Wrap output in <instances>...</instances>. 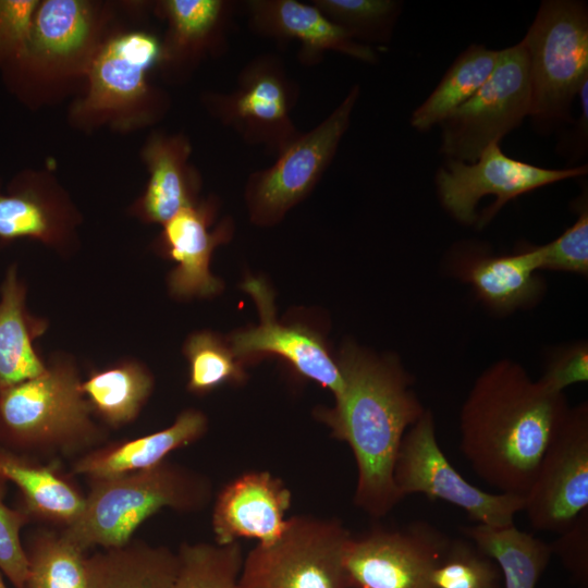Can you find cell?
Listing matches in <instances>:
<instances>
[{"label": "cell", "mask_w": 588, "mask_h": 588, "mask_svg": "<svg viewBox=\"0 0 588 588\" xmlns=\"http://www.w3.org/2000/svg\"><path fill=\"white\" fill-rule=\"evenodd\" d=\"M159 8L168 22L160 63L169 70L175 74L188 72L208 54L224 52L235 2L166 0Z\"/></svg>", "instance_id": "obj_19"}, {"label": "cell", "mask_w": 588, "mask_h": 588, "mask_svg": "<svg viewBox=\"0 0 588 588\" xmlns=\"http://www.w3.org/2000/svg\"><path fill=\"white\" fill-rule=\"evenodd\" d=\"M89 487L82 514L60 531L86 552L97 546L105 550L127 544L162 509L196 513L212 499L209 478L168 460L140 471L89 480Z\"/></svg>", "instance_id": "obj_4"}, {"label": "cell", "mask_w": 588, "mask_h": 588, "mask_svg": "<svg viewBox=\"0 0 588 588\" xmlns=\"http://www.w3.org/2000/svg\"><path fill=\"white\" fill-rule=\"evenodd\" d=\"M152 387L151 375L142 365L133 362L94 372L81 383L93 414L114 428L137 417Z\"/></svg>", "instance_id": "obj_29"}, {"label": "cell", "mask_w": 588, "mask_h": 588, "mask_svg": "<svg viewBox=\"0 0 588 588\" xmlns=\"http://www.w3.org/2000/svg\"><path fill=\"white\" fill-rule=\"evenodd\" d=\"M207 428V417L201 412L186 409L166 429L98 446L78 456L71 475H83L88 480L107 479L154 467L173 451L199 440Z\"/></svg>", "instance_id": "obj_20"}, {"label": "cell", "mask_w": 588, "mask_h": 588, "mask_svg": "<svg viewBox=\"0 0 588 588\" xmlns=\"http://www.w3.org/2000/svg\"><path fill=\"white\" fill-rule=\"evenodd\" d=\"M244 3L249 29L278 41L295 40L299 45L297 58L304 65L317 64L329 51L367 63L378 60L369 45L356 41L313 3L297 0H248Z\"/></svg>", "instance_id": "obj_17"}, {"label": "cell", "mask_w": 588, "mask_h": 588, "mask_svg": "<svg viewBox=\"0 0 588 588\" xmlns=\"http://www.w3.org/2000/svg\"><path fill=\"white\" fill-rule=\"evenodd\" d=\"M36 0H0V61L8 58L25 60Z\"/></svg>", "instance_id": "obj_38"}, {"label": "cell", "mask_w": 588, "mask_h": 588, "mask_svg": "<svg viewBox=\"0 0 588 588\" xmlns=\"http://www.w3.org/2000/svg\"><path fill=\"white\" fill-rule=\"evenodd\" d=\"M540 270L588 274V210L581 206L578 218L554 241L538 246Z\"/></svg>", "instance_id": "obj_36"}, {"label": "cell", "mask_w": 588, "mask_h": 588, "mask_svg": "<svg viewBox=\"0 0 588 588\" xmlns=\"http://www.w3.org/2000/svg\"><path fill=\"white\" fill-rule=\"evenodd\" d=\"M586 173V166L556 170L529 164L506 156L499 144H492L474 162L449 159L439 169L436 183L443 207L463 224L477 221L476 206L482 197L495 196L478 220V226H482L519 195Z\"/></svg>", "instance_id": "obj_13"}, {"label": "cell", "mask_w": 588, "mask_h": 588, "mask_svg": "<svg viewBox=\"0 0 588 588\" xmlns=\"http://www.w3.org/2000/svg\"><path fill=\"white\" fill-rule=\"evenodd\" d=\"M549 544L578 588H588V510Z\"/></svg>", "instance_id": "obj_39"}, {"label": "cell", "mask_w": 588, "mask_h": 588, "mask_svg": "<svg viewBox=\"0 0 588 588\" xmlns=\"http://www.w3.org/2000/svg\"><path fill=\"white\" fill-rule=\"evenodd\" d=\"M311 3L360 44L389 40L400 12V2L393 0H313Z\"/></svg>", "instance_id": "obj_34"}, {"label": "cell", "mask_w": 588, "mask_h": 588, "mask_svg": "<svg viewBox=\"0 0 588 588\" xmlns=\"http://www.w3.org/2000/svg\"><path fill=\"white\" fill-rule=\"evenodd\" d=\"M161 54V42L145 32H131L108 41L91 60L89 89L78 110L101 117L145 105L161 113L164 100L147 84V73L160 63Z\"/></svg>", "instance_id": "obj_14"}, {"label": "cell", "mask_w": 588, "mask_h": 588, "mask_svg": "<svg viewBox=\"0 0 588 588\" xmlns=\"http://www.w3.org/2000/svg\"><path fill=\"white\" fill-rule=\"evenodd\" d=\"M449 541L425 520L351 536L343 558L348 588H433L431 574Z\"/></svg>", "instance_id": "obj_11"}, {"label": "cell", "mask_w": 588, "mask_h": 588, "mask_svg": "<svg viewBox=\"0 0 588 588\" xmlns=\"http://www.w3.org/2000/svg\"><path fill=\"white\" fill-rule=\"evenodd\" d=\"M177 558L173 588H238L244 562L240 541L230 544L184 542Z\"/></svg>", "instance_id": "obj_31"}, {"label": "cell", "mask_w": 588, "mask_h": 588, "mask_svg": "<svg viewBox=\"0 0 588 588\" xmlns=\"http://www.w3.org/2000/svg\"><path fill=\"white\" fill-rule=\"evenodd\" d=\"M291 503V490L269 471L240 475L216 497L211 517L216 543L230 544L240 539L274 542L286 528L284 516Z\"/></svg>", "instance_id": "obj_16"}, {"label": "cell", "mask_w": 588, "mask_h": 588, "mask_svg": "<svg viewBox=\"0 0 588 588\" xmlns=\"http://www.w3.org/2000/svg\"><path fill=\"white\" fill-rule=\"evenodd\" d=\"M0 588H8L2 579V573H0Z\"/></svg>", "instance_id": "obj_41"}, {"label": "cell", "mask_w": 588, "mask_h": 588, "mask_svg": "<svg viewBox=\"0 0 588 588\" xmlns=\"http://www.w3.org/2000/svg\"><path fill=\"white\" fill-rule=\"evenodd\" d=\"M498 563L471 540L450 538L431 574L433 588H501Z\"/></svg>", "instance_id": "obj_33"}, {"label": "cell", "mask_w": 588, "mask_h": 588, "mask_svg": "<svg viewBox=\"0 0 588 588\" xmlns=\"http://www.w3.org/2000/svg\"><path fill=\"white\" fill-rule=\"evenodd\" d=\"M354 85L344 99L320 123L293 138L275 161L247 179L245 199L250 219L259 225L279 222L317 185L331 164L348 128L359 97Z\"/></svg>", "instance_id": "obj_7"}, {"label": "cell", "mask_w": 588, "mask_h": 588, "mask_svg": "<svg viewBox=\"0 0 588 588\" xmlns=\"http://www.w3.org/2000/svg\"><path fill=\"white\" fill-rule=\"evenodd\" d=\"M213 213L211 204L196 203L163 224L162 243L176 262L169 277L175 296H211L222 286L209 271V262L213 249L230 238L232 224L223 221L210 231Z\"/></svg>", "instance_id": "obj_18"}, {"label": "cell", "mask_w": 588, "mask_h": 588, "mask_svg": "<svg viewBox=\"0 0 588 588\" xmlns=\"http://www.w3.org/2000/svg\"><path fill=\"white\" fill-rule=\"evenodd\" d=\"M65 232L56 204L33 189L0 195V238L33 237L58 244Z\"/></svg>", "instance_id": "obj_32"}, {"label": "cell", "mask_w": 588, "mask_h": 588, "mask_svg": "<svg viewBox=\"0 0 588 588\" xmlns=\"http://www.w3.org/2000/svg\"><path fill=\"white\" fill-rule=\"evenodd\" d=\"M191 144L181 135L154 134L143 150L149 171L138 213L147 222L164 224L196 204L198 179L188 164Z\"/></svg>", "instance_id": "obj_21"}, {"label": "cell", "mask_w": 588, "mask_h": 588, "mask_svg": "<svg viewBox=\"0 0 588 588\" xmlns=\"http://www.w3.org/2000/svg\"><path fill=\"white\" fill-rule=\"evenodd\" d=\"M24 549L28 562L24 588L89 587V555L60 532L38 529Z\"/></svg>", "instance_id": "obj_30"}, {"label": "cell", "mask_w": 588, "mask_h": 588, "mask_svg": "<svg viewBox=\"0 0 588 588\" xmlns=\"http://www.w3.org/2000/svg\"><path fill=\"white\" fill-rule=\"evenodd\" d=\"M549 390L563 393L567 387L588 380V346L578 342L556 351L539 379Z\"/></svg>", "instance_id": "obj_40"}, {"label": "cell", "mask_w": 588, "mask_h": 588, "mask_svg": "<svg viewBox=\"0 0 588 588\" xmlns=\"http://www.w3.org/2000/svg\"><path fill=\"white\" fill-rule=\"evenodd\" d=\"M88 588H173L177 553L163 546L131 540L89 556Z\"/></svg>", "instance_id": "obj_24"}, {"label": "cell", "mask_w": 588, "mask_h": 588, "mask_svg": "<svg viewBox=\"0 0 588 588\" xmlns=\"http://www.w3.org/2000/svg\"><path fill=\"white\" fill-rule=\"evenodd\" d=\"M297 97V85L282 61L265 53L243 66L232 90L206 93L203 101L216 120L245 143L277 155L299 134L291 115Z\"/></svg>", "instance_id": "obj_10"}, {"label": "cell", "mask_w": 588, "mask_h": 588, "mask_svg": "<svg viewBox=\"0 0 588 588\" xmlns=\"http://www.w3.org/2000/svg\"><path fill=\"white\" fill-rule=\"evenodd\" d=\"M588 510V404L569 407L525 495L530 526L560 535Z\"/></svg>", "instance_id": "obj_12"}, {"label": "cell", "mask_w": 588, "mask_h": 588, "mask_svg": "<svg viewBox=\"0 0 588 588\" xmlns=\"http://www.w3.org/2000/svg\"><path fill=\"white\" fill-rule=\"evenodd\" d=\"M242 287L254 298L260 324L231 336L233 355L236 358L267 353L279 355L298 373L338 397L344 388L343 378L321 338L305 326H285L275 320L273 294L265 280L249 277Z\"/></svg>", "instance_id": "obj_15"}, {"label": "cell", "mask_w": 588, "mask_h": 588, "mask_svg": "<svg viewBox=\"0 0 588 588\" xmlns=\"http://www.w3.org/2000/svg\"><path fill=\"white\" fill-rule=\"evenodd\" d=\"M7 483L0 481V571L15 588H24L28 562L20 532L32 519L20 507L5 505Z\"/></svg>", "instance_id": "obj_37"}, {"label": "cell", "mask_w": 588, "mask_h": 588, "mask_svg": "<svg viewBox=\"0 0 588 588\" xmlns=\"http://www.w3.org/2000/svg\"><path fill=\"white\" fill-rule=\"evenodd\" d=\"M0 481L13 482L21 492L22 505L30 519H40L63 528L82 514L86 495L63 477L58 460L39 458L0 448Z\"/></svg>", "instance_id": "obj_22"}, {"label": "cell", "mask_w": 588, "mask_h": 588, "mask_svg": "<svg viewBox=\"0 0 588 588\" xmlns=\"http://www.w3.org/2000/svg\"><path fill=\"white\" fill-rule=\"evenodd\" d=\"M336 363L343 391L334 406L322 408L318 417L353 452L357 467L355 505L380 518L403 500L394 482L399 449L405 432L427 408L397 358L379 357L347 343Z\"/></svg>", "instance_id": "obj_2"}, {"label": "cell", "mask_w": 588, "mask_h": 588, "mask_svg": "<svg viewBox=\"0 0 588 588\" xmlns=\"http://www.w3.org/2000/svg\"><path fill=\"white\" fill-rule=\"evenodd\" d=\"M42 329L30 321L25 309V287L17 280L15 268H10L0 301V390L45 371L47 366L32 344Z\"/></svg>", "instance_id": "obj_26"}, {"label": "cell", "mask_w": 588, "mask_h": 588, "mask_svg": "<svg viewBox=\"0 0 588 588\" xmlns=\"http://www.w3.org/2000/svg\"><path fill=\"white\" fill-rule=\"evenodd\" d=\"M500 50L471 45L445 72L430 96L413 112V127L426 131L440 124L487 82L498 63Z\"/></svg>", "instance_id": "obj_28"}, {"label": "cell", "mask_w": 588, "mask_h": 588, "mask_svg": "<svg viewBox=\"0 0 588 588\" xmlns=\"http://www.w3.org/2000/svg\"><path fill=\"white\" fill-rule=\"evenodd\" d=\"M463 534L499 565L505 588H536L552 558L550 544L534 535L507 527L474 525Z\"/></svg>", "instance_id": "obj_27"}, {"label": "cell", "mask_w": 588, "mask_h": 588, "mask_svg": "<svg viewBox=\"0 0 588 588\" xmlns=\"http://www.w3.org/2000/svg\"><path fill=\"white\" fill-rule=\"evenodd\" d=\"M530 111L528 61L522 41L500 50L487 82L441 125V152L476 161L481 152L520 125Z\"/></svg>", "instance_id": "obj_9"}, {"label": "cell", "mask_w": 588, "mask_h": 588, "mask_svg": "<svg viewBox=\"0 0 588 588\" xmlns=\"http://www.w3.org/2000/svg\"><path fill=\"white\" fill-rule=\"evenodd\" d=\"M351 536L336 518L292 516L278 540L244 556L238 588H348L343 558Z\"/></svg>", "instance_id": "obj_6"}, {"label": "cell", "mask_w": 588, "mask_h": 588, "mask_svg": "<svg viewBox=\"0 0 588 588\" xmlns=\"http://www.w3.org/2000/svg\"><path fill=\"white\" fill-rule=\"evenodd\" d=\"M185 355L189 363L191 392L205 394L243 380V370L231 348L210 332L193 334L185 344Z\"/></svg>", "instance_id": "obj_35"}, {"label": "cell", "mask_w": 588, "mask_h": 588, "mask_svg": "<svg viewBox=\"0 0 588 588\" xmlns=\"http://www.w3.org/2000/svg\"><path fill=\"white\" fill-rule=\"evenodd\" d=\"M571 406L564 393L501 359L475 380L460 413V449L476 475L502 493L526 495Z\"/></svg>", "instance_id": "obj_1"}, {"label": "cell", "mask_w": 588, "mask_h": 588, "mask_svg": "<svg viewBox=\"0 0 588 588\" xmlns=\"http://www.w3.org/2000/svg\"><path fill=\"white\" fill-rule=\"evenodd\" d=\"M539 270V247H529L512 255L473 258L460 268L458 274L487 307L507 314L540 301L544 282Z\"/></svg>", "instance_id": "obj_23"}, {"label": "cell", "mask_w": 588, "mask_h": 588, "mask_svg": "<svg viewBox=\"0 0 588 588\" xmlns=\"http://www.w3.org/2000/svg\"><path fill=\"white\" fill-rule=\"evenodd\" d=\"M95 14L88 2L47 0L39 3L30 30L27 56L48 63H65L91 44Z\"/></svg>", "instance_id": "obj_25"}, {"label": "cell", "mask_w": 588, "mask_h": 588, "mask_svg": "<svg viewBox=\"0 0 588 588\" xmlns=\"http://www.w3.org/2000/svg\"><path fill=\"white\" fill-rule=\"evenodd\" d=\"M394 482L404 499L420 493L462 509L479 525L507 527L524 511L525 497L490 493L468 482L450 463L436 434L432 413L426 409L405 432L395 466Z\"/></svg>", "instance_id": "obj_8"}, {"label": "cell", "mask_w": 588, "mask_h": 588, "mask_svg": "<svg viewBox=\"0 0 588 588\" xmlns=\"http://www.w3.org/2000/svg\"><path fill=\"white\" fill-rule=\"evenodd\" d=\"M73 364L57 360L39 376L0 390V448L41 457L83 455L107 440Z\"/></svg>", "instance_id": "obj_3"}, {"label": "cell", "mask_w": 588, "mask_h": 588, "mask_svg": "<svg viewBox=\"0 0 588 588\" xmlns=\"http://www.w3.org/2000/svg\"><path fill=\"white\" fill-rule=\"evenodd\" d=\"M520 41L528 61L529 115L542 125L571 121L573 99L588 79L586 4L543 1Z\"/></svg>", "instance_id": "obj_5"}]
</instances>
